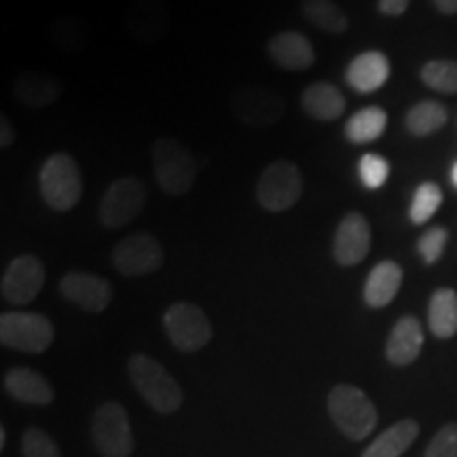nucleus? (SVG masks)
<instances>
[{"instance_id": "f257e3e1", "label": "nucleus", "mask_w": 457, "mask_h": 457, "mask_svg": "<svg viewBox=\"0 0 457 457\" xmlns=\"http://www.w3.org/2000/svg\"><path fill=\"white\" fill-rule=\"evenodd\" d=\"M128 373L136 392L146 400L151 409L157 413H174L182 407V390L179 381L165 370L155 358L146 356V353H134L128 360Z\"/></svg>"}, {"instance_id": "f03ea898", "label": "nucleus", "mask_w": 457, "mask_h": 457, "mask_svg": "<svg viewBox=\"0 0 457 457\" xmlns=\"http://www.w3.org/2000/svg\"><path fill=\"white\" fill-rule=\"evenodd\" d=\"M328 413L343 436L364 441L377 426V409L367 394L350 384L335 386L328 394Z\"/></svg>"}, {"instance_id": "7ed1b4c3", "label": "nucleus", "mask_w": 457, "mask_h": 457, "mask_svg": "<svg viewBox=\"0 0 457 457\" xmlns=\"http://www.w3.org/2000/svg\"><path fill=\"white\" fill-rule=\"evenodd\" d=\"M153 171L165 195L180 197L191 191L197 176L193 153L174 138H159L153 146Z\"/></svg>"}, {"instance_id": "20e7f679", "label": "nucleus", "mask_w": 457, "mask_h": 457, "mask_svg": "<svg viewBox=\"0 0 457 457\" xmlns=\"http://www.w3.org/2000/svg\"><path fill=\"white\" fill-rule=\"evenodd\" d=\"M41 195L55 212H66L81 202L83 176L79 163L68 153H55L41 168Z\"/></svg>"}, {"instance_id": "39448f33", "label": "nucleus", "mask_w": 457, "mask_h": 457, "mask_svg": "<svg viewBox=\"0 0 457 457\" xmlns=\"http://www.w3.org/2000/svg\"><path fill=\"white\" fill-rule=\"evenodd\" d=\"M228 111L248 128H273L284 119L286 102L278 91L261 85H242L228 96Z\"/></svg>"}, {"instance_id": "423d86ee", "label": "nucleus", "mask_w": 457, "mask_h": 457, "mask_svg": "<svg viewBox=\"0 0 457 457\" xmlns=\"http://www.w3.org/2000/svg\"><path fill=\"white\" fill-rule=\"evenodd\" d=\"M303 195V174L299 165L288 159H276L262 170L259 185H256V199L267 212L279 214L290 210Z\"/></svg>"}, {"instance_id": "0eeeda50", "label": "nucleus", "mask_w": 457, "mask_h": 457, "mask_svg": "<svg viewBox=\"0 0 457 457\" xmlns=\"http://www.w3.org/2000/svg\"><path fill=\"white\" fill-rule=\"evenodd\" d=\"M55 328L43 313L7 312L0 316V343L11 350L43 353L54 343Z\"/></svg>"}, {"instance_id": "6e6552de", "label": "nucleus", "mask_w": 457, "mask_h": 457, "mask_svg": "<svg viewBox=\"0 0 457 457\" xmlns=\"http://www.w3.org/2000/svg\"><path fill=\"white\" fill-rule=\"evenodd\" d=\"M91 438L102 457H129L134 453V434L123 404L111 400L96 409L91 420Z\"/></svg>"}, {"instance_id": "1a4fd4ad", "label": "nucleus", "mask_w": 457, "mask_h": 457, "mask_svg": "<svg viewBox=\"0 0 457 457\" xmlns=\"http://www.w3.org/2000/svg\"><path fill=\"white\" fill-rule=\"evenodd\" d=\"M163 328L171 345L180 352H197L212 339V327L205 312L188 301L171 303L163 313Z\"/></svg>"}, {"instance_id": "9d476101", "label": "nucleus", "mask_w": 457, "mask_h": 457, "mask_svg": "<svg viewBox=\"0 0 457 457\" xmlns=\"http://www.w3.org/2000/svg\"><path fill=\"white\" fill-rule=\"evenodd\" d=\"M146 205V188L136 176L114 180L100 199L98 219L102 227L121 228L138 219Z\"/></svg>"}, {"instance_id": "9b49d317", "label": "nucleus", "mask_w": 457, "mask_h": 457, "mask_svg": "<svg viewBox=\"0 0 457 457\" xmlns=\"http://www.w3.org/2000/svg\"><path fill=\"white\" fill-rule=\"evenodd\" d=\"M163 248L151 233H136L114 245L112 267L121 276L138 278L162 270Z\"/></svg>"}, {"instance_id": "f8f14e48", "label": "nucleus", "mask_w": 457, "mask_h": 457, "mask_svg": "<svg viewBox=\"0 0 457 457\" xmlns=\"http://www.w3.org/2000/svg\"><path fill=\"white\" fill-rule=\"evenodd\" d=\"M45 286V267L34 254L17 256L3 273L0 295L11 305H28L37 299Z\"/></svg>"}, {"instance_id": "ddd939ff", "label": "nucleus", "mask_w": 457, "mask_h": 457, "mask_svg": "<svg viewBox=\"0 0 457 457\" xmlns=\"http://www.w3.org/2000/svg\"><path fill=\"white\" fill-rule=\"evenodd\" d=\"M60 293L87 313L104 312L112 301V286L108 279L94 273L68 271L60 282Z\"/></svg>"}, {"instance_id": "4468645a", "label": "nucleus", "mask_w": 457, "mask_h": 457, "mask_svg": "<svg viewBox=\"0 0 457 457\" xmlns=\"http://www.w3.org/2000/svg\"><path fill=\"white\" fill-rule=\"evenodd\" d=\"M370 250V225L360 212L343 216L333 239V256L341 267H353L367 259Z\"/></svg>"}, {"instance_id": "2eb2a0df", "label": "nucleus", "mask_w": 457, "mask_h": 457, "mask_svg": "<svg viewBox=\"0 0 457 457\" xmlns=\"http://www.w3.org/2000/svg\"><path fill=\"white\" fill-rule=\"evenodd\" d=\"M267 54H270L273 64L295 72L307 71L316 62V51H313L310 38L295 30L273 34L267 43Z\"/></svg>"}, {"instance_id": "dca6fc26", "label": "nucleus", "mask_w": 457, "mask_h": 457, "mask_svg": "<svg viewBox=\"0 0 457 457\" xmlns=\"http://www.w3.org/2000/svg\"><path fill=\"white\" fill-rule=\"evenodd\" d=\"M125 24L138 41H159L168 26V0H129Z\"/></svg>"}, {"instance_id": "f3484780", "label": "nucleus", "mask_w": 457, "mask_h": 457, "mask_svg": "<svg viewBox=\"0 0 457 457\" xmlns=\"http://www.w3.org/2000/svg\"><path fill=\"white\" fill-rule=\"evenodd\" d=\"M390 79V60L381 51H364L347 66L345 81L358 94H373Z\"/></svg>"}, {"instance_id": "a211bd4d", "label": "nucleus", "mask_w": 457, "mask_h": 457, "mask_svg": "<svg viewBox=\"0 0 457 457\" xmlns=\"http://www.w3.org/2000/svg\"><path fill=\"white\" fill-rule=\"evenodd\" d=\"M421 347H424V330H421L420 320L404 316L394 324L392 333L387 337L386 356L394 367H407L420 358Z\"/></svg>"}, {"instance_id": "6ab92c4d", "label": "nucleus", "mask_w": 457, "mask_h": 457, "mask_svg": "<svg viewBox=\"0 0 457 457\" xmlns=\"http://www.w3.org/2000/svg\"><path fill=\"white\" fill-rule=\"evenodd\" d=\"M11 89H13L15 100L32 111L55 104L62 96V83L51 74L41 72H21Z\"/></svg>"}, {"instance_id": "aec40b11", "label": "nucleus", "mask_w": 457, "mask_h": 457, "mask_svg": "<svg viewBox=\"0 0 457 457\" xmlns=\"http://www.w3.org/2000/svg\"><path fill=\"white\" fill-rule=\"evenodd\" d=\"M4 390L9 392V396L24 404H49L54 403L55 390L54 386L45 379L43 375H38L37 370L17 367L11 369L3 379Z\"/></svg>"}, {"instance_id": "412c9836", "label": "nucleus", "mask_w": 457, "mask_h": 457, "mask_svg": "<svg viewBox=\"0 0 457 457\" xmlns=\"http://www.w3.org/2000/svg\"><path fill=\"white\" fill-rule=\"evenodd\" d=\"M400 284H403V270L394 261H381L379 265L373 267L369 273L367 284H364V301L369 307L390 305L394 296L398 295Z\"/></svg>"}, {"instance_id": "4be33fe9", "label": "nucleus", "mask_w": 457, "mask_h": 457, "mask_svg": "<svg viewBox=\"0 0 457 457\" xmlns=\"http://www.w3.org/2000/svg\"><path fill=\"white\" fill-rule=\"evenodd\" d=\"M303 111L316 121H335L345 112V96L330 83H313L303 91Z\"/></svg>"}, {"instance_id": "5701e85b", "label": "nucleus", "mask_w": 457, "mask_h": 457, "mask_svg": "<svg viewBox=\"0 0 457 457\" xmlns=\"http://www.w3.org/2000/svg\"><path fill=\"white\" fill-rule=\"evenodd\" d=\"M420 434L415 420H400L381 432L373 443L364 449L362 457H398L407 451Z\"/></svg>"}, {"instance_id": "b1692460", "label": "nucleus", "mask_w": 457, "mask_h": 457, "mask_svg": "<svg viewBox=\"0 0 457 457\" xmlns=\"http://www.w3.org/2000/svg\"><path fill=\"white\" fill-rule=\"evenodd\" d=\"M428 324L434 337L451 339L457 333V293L451 288H441L432 295L428 305Z\"/></svg>"}, {"instance_id": "393cba45", "label": "nucleus", "mask_w": 457, "mask_h": 457, "mask_svg": "<svg viewBox=\"0 0 457 457\" xmlns=\"http://www.w3.org/2000/svg\"><path fill=\"white\" fill-rule=\"evenodd\" d=\"M301 13L312 26L328 34H343L350 26L345 11L335 0H301Z\"/></svg>"}, {"instance_id": "a878e982", "label": "nucleus", "mask_w": 457, "mask_h": 457, "mask_svg": "<svg viewBox=\"0 0 457 457\" xmlns=\"http://www.w3.org/2000/svg\"><path fill=\"white\" fill-rule=\"evenodd\" d=\"M387 125V112L379 106H369L352 114L350 121L345 125L347 140L353 145H369L381 138Z\"/></svg>"}, {"instance_id": "bb28decb", "label": "nucleus", "mask_w": 457, "mask_h": 457, "mask_svg": "<svg viewBox=\"0 0 457 457\" xmlns=\"http://www.w3.org/2000/svg\"><path fill=\"white\" fill-rule=\"evenodd\" d=\"M447 119H449V112L441 102L426 100L411 108L407 112V121L404 123H407V129L411 134L424 138V136L436 134V131L447 123Z\"/></svg>"}, {"instance_id": "cd10ccee", "label": "nucleus", "mask_w": 457, "mask_h": 457, "mask_svg": "<svg viewBox=\"0 0 457 457\" xmlns=\"http://www.w3.org/2000/svg\"><path fill=\"white\" fill-rule=\"evenodd\" d=\"M49 37L60 51H64V54H77L79 49H83L87 30H85L83 20L79 15H62L51 21Z\"/></svg>"}, {"instance_id": "c85d7f7f", "label": "nucleus", "mask_w": 457, "mask_h": 457, "mask_svg": "<svg viewBox=\"0 0 457 457\" xmlns=\"http://www.w3.org/2000/svg\"><path fill=\"white\" fill-rule=\"evenodd\" d=\"M421 81L441 94H457V62L430 60L421 68Z\"/></svg>"}, {"instance_id": "c756f323", "label": "nucleus", "mask_w": 457, "mask_h": 457, "mask_svg": "<svg viewBox=\"0 0 457 457\" xmlns=\"http://www.w3.org/2000/svg\"><path fill=\"white\" fill-rule=\"evenodd\" d=\"M443 204V191L441 187L434 185V182H424V185L417 187L413 202L409 208V219L415 225H424L436 214V210Z\"/></svg>"}, {"instance_id": "7c9ffc66", "label": "nucleus", "mask_w": 457, "mask_h": 457, "mask_svg": "<svg viewBox=\"0 0 457 457\" xmlns=\"http://www.w3.org/2000/svg\"><path fill=\"white\" fill-rule=\"evenodd\" d=\"M21 453L24 457H60V449L41 428H28L21 438Z\"/></svg>"}, {"instance_id": "2f4dec72", "label": "nucleus", "mask_w": 457, "mask_h": 457, "mask_svg": "<svg viewBox=\"0 0 457 457\" xmlns=\"http://www.w3.org/2000/svg\"><path fill=\"white\" fill-rule=\"evenodd\" d=\"M390 176V163L387 159L375 153H367L360 159V180L367 188H381Z\"/></svg>"}, {"instance_id": "473e14b6", "label": "nucleus", "mask_w": 457, "mask_h": 457, "mask_svg": "<svg viewBox=\"0 0 457 457\" xmlns=\"http://www.w3.org/2000/svg\"><path fill=\"white\" fill-rule=\"evenodd\" d=\"M447 239L449 233L445 227L428 228L424 236L420 237V242H417V253H420L426 265H434V262L441 259L445 253V245H447Z\"/></svg>"}, {"instance_id": "72a5a7b5", "label": "nucleus", "mask_w": 457, "mask_h": 457, "mask_svg": "<svg viewBox=\"0 0 457 457\" xmlns=\"http://www.w3.org/2000/svg\"><path fill=\"white\" fill-rule=\"evenodd\" d=\"M424 457H457V421L443 426L428 445Z\"/></svg>"}, {"instance_id": "f704fd0d", "label": "nucleus", "mask_w": 457, "mask_h": 457, "mask_svg": "<svg viewBox=\"0 0 457 457\" xmlns=\"http://www.w3.org/2000/svg\"><path fill=\"white\" fill-rule=\"evenodd\" d=\"M411 0H379V11L387 17L404 15L409 9Z\"/></svg>"}, {"instance_id": "c9c22d12", "label": "nucleus", "mask_w": 457, "mask_h": 457, "mask_svg": "<svg viewBox=\"0 0 457 457\" xmlns=\"http://www.w3.org/2000/svg\"><path fill=\"white\" fill-rule=\"evenodd\" d=\"M13 142H15V128H13V123L9 121V117H0V146L3 148H9V146H13Z\"/></svg>"}, {"instance_id": "e433bc0d", "label": "nucleus", "mask_w": 457, "mask_h": 457, "mask_svg": "<svg viewBox=\"0 0 457 457\" xmlns=\"http://www.w3.org/2000/svg\"><path fill=\"white\" fill-rule=\"evenodd\" d=\"M434 4L443 15H457V0H434Z\"/></svg>"}, {"instance_id": "4c0bfd02", "label": "nucleus", "mask_w": 457, "mask_h": 457, "mask_svg": "<svg viewBox=\"0 0 457 457\" xmlns=\"http://www.w3.org/2000/svg\"><path fill=\"white\" fill-rule=\"evenodd\" d=\"M4 443H7V432H4V428L0 430V447L4 449Z\"/></svg>"}, {"instance_id": "58836bf2", "label": "nucleus", "mask_w": 457, "mask_h": 457, "mask_svg": "<svg viewBox=\"0 0 457 457\" xmlns=\"http://www.w3.org/2000/svg\"><path fill=\"white\" fill-rule=\"evenodd\" d=\"M451 180H453V185L457 187V163L453 165V170H451Z\"/></svg>"}]
</instances>
